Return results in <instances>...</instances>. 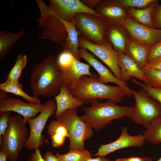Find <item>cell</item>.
<instances>
[{
  "label": "cell",
  "instance_id": "6da1fadb",
  "mask_svg": "<svg viewBox=\"0 0 161 161\" xmlns=\"http://www.w3.org/2000/svg\"><path fill=\"white\" fill-rule=\"evenodd\" d=\"M63 73L54 55L47 56L35 65L30 75L33 96H55L64 83Z\"/></svg>",
  "mask_w": 161,
  "mask_h": 161
},
{
  "label": "cell",
  "instance_id": "7a4b0ae2",
  "mask_svg": "<svg viewBox=\"0 0 161 161\" xmlns=\"http://www.w3.org/2000/svg\"><path fill=\"white\" fill-rule=\"evenodd\" d=\"M96 73L89 76L84 75L73 81L68 87L74 97L83 103H92L98 99H106L121 102L125 96L128 97L126 91L120 86H112L100 82Z\"/></svg>",
  "mask_w": 161,
  "mask_h": 161
},
{
  "label": "cell",
  "instance_id": "3957f363",
  "mask_svg": "<svg viewBox=\"0 0 161 161\" xmlns=\"http://www.w3.org/2000/svg\"><path fill=\"white\" fill-rule=\"evenodd\" d=\"M117 103L110 99L105 103L95 100L91 106L82 107L84 113L79 117L95 131H99L113 120L127 116L131 112L132 106H119Z\"/></svg>",
  "mask_w": 161,
  "mask_h": 161
},
{
  "label": "cell",
  "instance_id": "277c9868",
  "mask_svg": "<svg viewBox=\"0 0 161 161\" xmlns=\"http://www.w3.org/2000/svg\"><path fill=\"white\" fill-rule=\"evenodd\" d=\"M26 123L21 115L12 116L5 132L0 138V150L7 155V160L16 161L25 147L29 136Z\"/></svg>",
  "mask_w": 161,
  "mask_h": 161
},
{
  "label": "cell",
  "instance_id": "5b68a950",
  "mask_svg": "<svg viewBox=\"0 0 161 161\" xmlns=\"http://www.w3.org/2000/svg\"><path fill=\"white\" fill-rule=\"evenodd\" d=\"M130 92L134 97L135 104L127 117L147 129L161 119V104L148 96L142 87L138 91L131 89Z\"/></svg>",
  "mask_w": 161,
  "mask_h": 161
},
{
  "label": "cell",
  "instance_id": "8992f818",
  "mask_svg": "<svg viewBox=\"0 0 161 161\" xmlns=\"http://www.w3.org/2000/svg\"><path fill=\"white\" fill-rule=\"evenodd\" d=\"M75 18V26L80 37L96 44L107 42L110 24L104 17L80 13L76 14Z\"/></svg>",
  "mask_w": 161,
  "mask_h": 161
},
{
  "label": "cell",
  "instance_id": "52a82bcc",
  "mask_svg": "<svg viewBox=\"0 0 161 161\" xmlns=\"http://www.w3.org/2000/svg\"><path fill=\"white\" fill-rule=\"evenodd\" d=\"M35 1L40 14L37 21L42 29L41 32L38 35L41 39L49 40L57 45H61L67 36L65 25L50 7L47 5L42 0Z\"/></svg>",
  "mask_w": 161,
  "mask_h": 161
},
{
  "label": "cell",
  "instance_id": "ba28073f",
  "mask_svg": "<svg viewBox=\"0 0 161 161\" xmlns=\"http://www.w3.org/2000/svg\"><path fill=\"white\" fill-rule=\"evenodd\" d=\"M56 120L66 128L69 135V151L85 150L84 142L93 135V129L83 120L76 109H70L59 115Z\"/></svg>",
  "mask_w": 161,
  "mask_h": 161
},
{
  "label": "cell",
  "instance_id": "9c48e42d",
  "mask_svg": "<svg viewBox=\"0 0 161 161\" xmlns=\"http://www.w3.org/2000/svg\"><path fill=\"white\" fill-rule=\"evenodd\" d=\"M56 105L55 101L50 100L45 104L43 110L37 116L27 120L30 132L25 147L30 151H33L41 147L44 143V137L42 131L49 118L55 113Z\"/></svg>",
  "mask_w": 161,
  "mask_h": 161
},
{
  "label": "cell",
  "instance_id": "30bf717a",
  "mask_svg": "<svg viewBox=\"0 0 161 161\" xmlns=\"http://www.w3.org/2000/svg\"><path fill=\"white\" fill-rule=\"evenodd\" d=\"M79 47L92 52L110 68L117 79L122 81L121 71L118 64V52L109 41H107L103 45H98L79 37Z\"/></svg>",
  "mask_w": 161,
  "mask_h": 161
},
{
  "label": "cell",
  "instance_id": "8fae6325",
  "mask_svg": "<svg viewBox=\"0 0 161 161\" xmlns=\"http://www.w3.org/2000/svg\"><path fill=\"white\" fill-rule=\"evenodd\" d=\"M123 25L130 39L141 45L151 47L161 41V30L140 24L129 15Z\"/></svg>",
  "mask_w": 161,
  "mask_h": 161
},
{
  "label": "cell",
  "instance_id": "7c38bea8",
  "mask_svg": "<svg viewBox=\"0 0 161 161\" xmlns=\"http://www.w3.org/2000/svg\"><path fill=\"white\" fill-rule=\"evenodd\" d=\"M49 6L60 18L66 21L75 23V15L80 13L102 17L85 6L80 0H50Z\"/></svg>",
  "mask_w": 161,
  "mask_h": 161
},
{
  "label": "cell",
  "instance_id": "4fadbf2b",
  "mask_svg": "<svg viewBox=\"0 0 161 161\" xmlns=\"http://www.w3.org/2000/svg\"><path fill=\"white\" fill-rule=\"evenodd\" d=\"M45 104L25 102L19 99L7 96L0 98V111H13L22 116L27 122L28 119L36 117L44 108Z\"/></svg>",
  "mask_w": 161,
  "mask_h": 161
},
{
  "label": "cell",
  "instance_id": "5bb4252c",
  "mask_svg": "<svg viewBox=\"0 0 161 161\" xmlns=\"http://www.w3.org/2000/svg\"><path fill=\"white\" fill-rule=\"evenodd\" d=\"M126 127L121 128V134L117 140L107 144L100 145L97 151L93 155L94 157L105 156L118 150L130 147H141L146 140L143 134L131 136L128 133Z\"/></svg>",
  "mask_w": 161,
  "mask_h": 161
},
{
  "label": "cell",
  "instance_id": "9a60e30c",
  "mask_svg": "<svg viewBox=\"0 0 161 161\" xmlns=\"http://www.w3.org/2000/svg\"><path fill=\"white\" fill-rule=\"evenodd\" d=\"M95 10L111 25H123L129 16L126 8L122 5L119 0H101L96 6Z\"/></svg>",
  "mask_w": 161,
  "mask_h": 161
},
{
  "label": "cell",
  "instance_id": "2e32d148",
  "mask_svg": "<svg viewBox=\"0 0 161 161\" xmlns=\"http://www.w3.org/2000/svg\"><path fill=\"white\" fill-rule=\"evenodd\" d=\"M79 51L80 57L86 60L96 71L100 82L105 84L109 82L115 83L121 87L126 91L128 97L132 95L130 92L131 89L128 86V83L127 82L117 79L110 69L96 59L93 54L89 52L86 49L79 48Z\"/></svg>",
  "mask_w": 161,
  "mask_h": 161
},
{
  "label": "cell",
  "instance_id": "e0dca14e",
  "mask_svg": "<svg viewBox=\"0 0 161 161\" xmlns=\"http://www.w3.org/2000/svg\"><path fill=\"white\" fill-rule=\"evenodd\" d=\"M117 55L122 81L126 82L132 77H134L144 82L145 78L143 71L137 64L124 53L118 52Z\"/></svg>",
  "mask_w": 161,
  "mask_h": 161
},
{
  "label": "cell",
  "instance_id": "ac0fdd59",
  "mask_svg": "<svg viewBox=\"0 0 161 161\" xmlns=\"http://www.w3.org/2000/svg\"><path fill=\"white\" fill-rule=\"evenodd\" d=\"M55 99L56 105V118L64 112L70 109H77L83 104L73 96L64 83L62 85L59 93L55 97Z\"/></svg>",
  "mask_w": 161,
  "mask_h": 161
},
{
  "label": "cell",
  "instance_id": "d6986e66",
  "mask_svg": "<svg viewBox=\"0 0 161 161\" xmlns=\"http://www.w3.org/2000/svg\"><path fill=\"white\" fill-rule=\"evenodd\" d=\"M149 47L139 44L129 38L126 42L125 54L142 69L147 66L148 55Z\"/></svg>",
  "mask_w": 161,
  "mask_h": 161
},
{
  "label": "cell",
  "instance_id": "ffe728a7",
  "mask_svg": "<svg viewBox=\"0 0 161 161\" xmlns=\"http://www.w3.org/2000/svg\"><path fill=\"white\" fill-rule=\"evenodd\" d=\"M129 38V34L123 25L110 24L107 41L111 44L117 52L125 54L126 42Z\"/></svg>",
  "mask_w": 161,
  "mask_h": 161
},
{
  "label": "cell",
  "instance_id": "44dd1931",
  "mask_svg": "<svg viewBox=\"0 0 161 161\" xmlns=\"http://www.w3.org/2000/svg\"><path fill=\"white\" fill-rule=\"evenodd\" d=\"M89 65L82 63L75 59L71 66L62 70L64 82L67 87L74 81L79 80L83 75L91 76Z\"/></svg>",
  "mask_w": 161,
  "mask_h": 161
},
{
  "label": "cell",
  "instance_id": "7402d4cb",
  "mask_svg": "<svg viewBox=\"0 0 161 161\" xmlns=\"http://www.w3.org/2000/svg\"><path fill=\"white\" fill-rule=\"evenodd\" d=\"M47 131L50 137L52 145L55 148L63 146L66 139L69 137L66 128L57 120L50 122L47 126Z\"/></svg>",
  "mask_w": 161,
  "mask_h": 161
},
{
  "label": "cell",
  "instance_id": "603a6c76",
  "mask_svg": "<svg viewBox=\"0 0 161 161\" xmlns=\"http://www.w3.org/2000/svg\"><path fill=\"white\" fill-rule=\"evenodd\" d=\"M61 20L66 27L67 36L61 46L64 49H69L75 58L80 61L81 58L79 55L78 49L79 35L75 28V23L68 22Z\"/></svg>",
  "mask_w": 161,
  "mask_h": 161
},
{
  "label": "cell",
  "instance_id": "cb8c5ba5",
  "mask_svg": "<svg viewBox=\"0 0 161 161\" xmlns=\"http://www.w3.org/2000/svg\"><path fill=\"white\" fill-rule=\"evenodd\" d=\"M156 1L148 7L142 9L134 8H126L129 15L139 24L146 27L153 28L151 17L154 7L157 4Z\"/></svg>",
  "mask_w": 161,
  "mask_h": 161
},
{
  "label": "cell",
  "instance_id": "d4e9b609",
  "mask_svg": "<svg viewBox=\"0 0 161 161\" xmlns=\"http://www.w3.org/2000/svg\"><path fill=\"white\" fill-rule=\"evenodd\" d=\"M25 30L13 32L5 30L0 31V58L5 56L11 48L24 35Z\"/></svg>",
  "mask_w": 161,
  "mask_h": 161
},
{
  "label": "cell",
  "instance_id": "484cf974",
  "mask_svg": "<svg viewBox=\"0 0 161 161\" xmlns=\"http://www.w3.org/2000/svg\"><path fill=\"white\" fill-rule=\"evenodd\" d=\"M0 90L20 96L29 103L37 104H41L40 100L38 97L30 96L23 91L22 85L19 81L9 82L6 81L0 84Z\"/></svg>",
  "mask_w": 161,
  "mask_h": 161
},
{
  "label": "cell",
  "instance_id": "4316f807",
  "mask_svg": "<svg viewBox=\"0 0 161 161\" xmlns=\"http://www.w3.org/2000/svg\"><path fill=\"white\" fill-rule=\"evenodd\" d=\"M27 62V56L25 54H19L13 66L7 73L6 81L9 82L19 81L24 69L26 67Z\"/></svg>",
  "mask_w": 161,
  "mask_h": 161
},
{
  "label": "cell",
  "instance_id": "83f0119b",
  "mask_svg": "<svg viewBox=\"0 0 161 161\" xmlns=\"http://www.w3.org/2000/svg\"><path fill=\"white\" fill-rule=\"evenodd\" d=\"M55 155L60 161H86L92 158L90 152L85 149L69 151L64 154L57 153Z\"/></svg>",
  "mask_w": 161,
  "mask_h": 161
},
{
  "label": "cell",
  "instance_id": "f1b7e54d",
  "mask_svg": "<svg viewBox=\"0 0 161 161\" xmlns=\"http://www.w3.org/2000/svg\"><path fill=\"white\" fill-rule=\"evenodd\" d=\"M145 78L144 83L154 88L161 87V70L147 66L142 69Z\"/></svg>",
  "mask_w": 161,
  "mask_h": 161
},
{
  "label": "cell",
  "instance_id": "f546056e",
  "mask_svg": "<svg viewBox=\"0 0 161 161\" xmlns=\"http://www.w3.org/2000/svg\"><path fill=\"white\" fill-rule=\"evenodd\" d=\"M146 140L154 144L161 143V119L154 122L143 134Z\"/></svg>",
  "mask_w": 161,
  "mask_h": 161
},
{
  "label": "cell",
  "instance_id": "4dcf8cb0",
  "mask_svg": "<svg viewBox=\"0 0 161 161\" xmlns=\"http://www.w3.org/2000/svg\"><path fill=\"white\" fill-rule=\"evenodd\" d=\"M76 59L69 49H64L59 54L57 59L58 63L62 70L69 68Z\"/></svg>",
  "mask_w": 161,
  "mask_h": 161
},
{
  "label": "cell",
  "instance_id": "1f68e13d",
  "mask_svg": "<svg viewBox=\"0 0 161 161\" xmlns=\"http://www.w3.org/2000/svg\"><path fill=\"white\" fill-rule=\"evenodd\" d=\"M131 78L133 83L141 86L145 90L148 96L161 104V87L154 88L138 81L133 77Z\"/></svg>",
  "mask_w": 161,
  "mask_h": 161
},
{
  "label": "cell",
  "instance_id": "d6a6232c",
  "mask_svg": "<svg viewBox=\"0 0 161 161\" xmlns=\"http://www.w3.org/2000/svg\"><path fill=\"white\" fill-rule=\"evenodd\" d=\"M156 0H119L122 5L125 8H134L138 9L146 8Z\"/></svg>",
  "mask_w": 161,
  "mask_h": 161
},
{
  "label": "cell",
  "instance_id": "836d02e7",
  "mask_svg": "<svg viewBox=\"0 0 161 161\" xmlns=\"http://www.w3.org/2000/svg\"><path fill=\"white\" fill-rule=\"evenodd\" d=\"M12 117L10 112L0 111V138L7 130Z\"/></svg>",
  "mask_w": 161,
  "mask_h": 161
},
{
  "label": "cell",
  "instance_id": "e575fe53",
  "mask_svg": "<svg viewBox=\"0 0 161 161\" xmlns=\"http://www.w3.org/2000/svg\"><path fill=\"white\" fill-rule=\"evenodd\" d=\"M151 20L153 27L161 30V4H157L154 7Z\"/></svg>",
  "mask_w": 161,
  "mask_h": 161
},
{
  "label": "cell",
  "instance_id": "d590c367",
  "mask_svg": "<svg viewBox=\"0 0 161 161\" xmlns=\"http://www.w3.org/2000/svg\"><path fill=\"white\" fill-rule=\"evenodd\" d=\"M161 57V41L149 47L147 63Z\"/></svg>",
  "mask_w": 161,
  "mask_h": 161
},
{
  "label": "cell",
  "instance_id": "8d00e7d4",
  "mask_svg": "<svg viewBox=\"0 0 161 161\" xmlns=\"http://www.w3.org/2000/svg\"><path fill=\"white\" fill-rule=\"evenodd\" d=\"M116 161H152V159L149 157H123L117 159Z\"/></svg>",
  "mask_w": 161,
  "mask_h": 161
},
{
  "label": "cell",
  "instance_id": "74e56055",
  "mask_svg": "<svg viewBox=\"0 0 161 161\" xmlns=\"http://www.w3.org/2000/svg\"><path fill=\"white\" fill-rule=\"evenodd\" d=\"M28 161H45L39 148L36 149L30 157Z\"/></svg>",
  "mask_w": 161,
  "mask_h": 161
},
{
  "label": "cell",
  "instance_id": "f35d334b",
  "mask_svg": "<svg viewBox=\"0 0 161 161\" xmlns=\"http://www.w3.org/2000/svg\"><path fill=\"white\" fill-rule=\"evenodd\" d=\"M147 66L151 68L161 70V57L148 63Z\"/></svg>",
  "mask_w": 161,
  "mask_h": 161
},
{
  "label": "cell",
  "instance_id": "ab89813d",
  "mask_svg": "<svg viewBox=\"0 0 161 161\" xmlns=\"http://www.w3.org/2000/svg\"><path fill=\"white\" fill-rule=\"evenodd\" d=\"M86 7L92 10L96 7L98 3L101 0H80Z\"/></svg>",
  "mask_w": 161,
  "mask_h": 161
},
{
  "label": "cell",
  "instance_id": "60d3db41",
  "mask_svg": "<svg viewBox=\"0 0 161 161\" xmlns=\"http://www.w3.org/2000/svg\"><path fill=\"white\" fill-rule=\"evenodd\" d=\"M43 158L45 161H60L55 155H54L52 152L49 151L45 152Z\"/></svg>",
  "mask_w": 161,
  "mask_h": 161
},
{
  "label": "cell",
  "instance_id": "b9f144b4",
  "mask_svg": "<svg viewBox=\"0 0 161 161\" xmlns=\"http://www.w3.org/2000/svg\"><path fill=\"white\" fill-rule=\"evenodd\" d=\"M86 161H116L113 160H111L109 159L105 156H99L97 157L92 158H91L86 160Z\"/></svg>",
  "mask_w": 161,
  "mask_h": 161
},
{
  "label": "cell",
  "instance_id": "7bdbcfd3",
  "mask_svg": "<svg viewBox=\"0 0 161 161\" xmlns=\"http://www.w3.org/2000/svg\"><path fill=\"white\" fill-rule=\"evenodd\" d=\"M7 155L4 151H0V161H7Z\"/></svg>",
  "mask_w": 161,
  "mask_h": 161
},
{
  "label": "cell",
  "instance_id": "ee69618b",
  "mask_svg": "<svg viewBox=\"0 0 161 161\" xmlns=\"http://www.w3.org/2000/svg\"><path fill=\"white\" fill-rule=\"evenodd\" d=\"M157 161H161V156L160 157V158Z\"/></svg>",
  "mask_w": 161,
  "mask_h": 161
}]
</instances>
